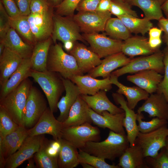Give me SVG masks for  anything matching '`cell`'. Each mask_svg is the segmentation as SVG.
Returning <instances> with one entry per match:
<instances>
[{
	"label": "cell",
	"mask_w": 168,
	"mask_h": 168,
	"mask_svg": "<svg viewBox=\"0 0 168 168\" xmlns=\"http://www.w3.org/2000/svg\"><path fill=\"white\" fill-rule=\"evenodd\" d=\"M147 113L150 118L157 117L168 121V102L162 93H155L150 95L137 113Z\"/></svg>",
	"instance_id": "d6986e66"
},
{
	"label": "cell",
	"mask_w": 168,
	"mask_h": 168,
	"mask_svg": "<svg viewBox=\"0 0 168 168\" xmlns=\"http://www.w3.org/2000/svg\"><path fill=\"white\" fill-rule=\"evenodd\" d=\"M144 161L147 168H168V156L165 147L156 156L144 157Z\"/></svg>",
	"instance_id": "7bdbcfd3"
},
{
	"label": "cell",
	"mask_w": 168,
	"mask_h": 168,
	"mask_svg": "<svg viewBox=\"0 0 168 168\" xmlns=\"http://www.w3.org/2000/svg\"><path fill=\"white\" fill-rule=\"evenodd\" d=\"M132 58L127 57L122 52L110 55L105 57L100 64L87 73V75L95 78H106L110 76L114 70L126 65Z\"/></svg>",
	"instance_id": "e0dca14e"
},
{
	"label": "cell",
	"mask_w": 168,
	"mask_h": 168,
	"mask_svg": "<svg viewBox=\"0 0 168 168\" xmlns=\"http://www.w3.org/2000/svg\"><path fill=\"white\" fill-rule=\"evenodd\" d=\"M21 15L28 16L30 14V6L32 0H15Z\"/></svg>",
	"instance_id": "816d5d0a"
},
{
	"label": "cell",
	"mask_w": 168,
	"mask_h": 168,
	"mask_svg": "<svg viewBox=\"0 0 168 168\" xmlns=\"http://www.w3.org/2000/svg\"><path fill=\"white\" fill-rule=\"evenodd\" d=\"M127 76V80L144 90L150 94L156 93L163 75L156 71H142Z\"/></svg>",
	"instance_id": "44dd1931"
},
{
	"label": "cell",
	"mask_w": 168,
	"mask_h": 168,
	"mask_svg": "<svg viewBox=\"0 0 168 168\" xmlns=\"http://www.w3.org/2000/svg\"><path fill=\"white\" fill-rule=\"evenodd\" d=\"M81 0H63L57 6L56 14L61 16H73L77 7Z\"/></svg>",
	"instance_id": "f6af8a7d"
},
{
	"label": "cell",
	"mask_w": 168,
	"mask_h": 168,
	"mask_svg": "<svg viewBox=\"0 0 168 168\" xmlns=\"http://www.w3.org/2000/svg\"><path fill=\"white\" fill-rule=\"evenodd\" d=\"M0 42L23 58H31L34 46L24 42L13 28H10L4 39Z\"/></svg>",
	"instance_id": "f546056e"
},
{
	"label": "cell",
	"mask_w": 168,
	"mask_h": 168,
	"mask_svg": "<svg viewBox=\"0 0 168 168\" xmlns=\"http://www.w3.org/2000/svg\"><path fill=\"white\" fill-rule=\"evenodd\" d=\"M162 11L164 12L166 16V18L168 19V0H166L161 5Z\"/></svg>",
	"instance_id": "680465c9"
},
{
	"label": "cell",
	"mask_w": 168,
	"mask_h": 168,
	"mask_svg": "<svg viewBox=\"0 0 168 168\" xmlns=\"http://www.w3.org/2000/svg\"><path fill=\"white\" fill-rule=\"evenodd\" d=\"M61 138L67 141L77 149H82L88 142H99L100 131L91 123H86L77 126L64 127Z\"/></svg>",
	"instance_id": "8992f818"
},
{
	"label": "cell",
	"mask_w": 168,
	"mask_h": 168,
	"mask_svg": "<svg viewBox=\"0 0 168 168\" xmlns=\"http://www.w3.org/2000/svg\"><path fill=\"white\" fill-rule=\"evenodd\" d=\"M112 0H100L96 11L100 12L109 11Z\"/></svg>",
	"instance_id": "db71d44e"
},
{
	"label": "cell",
	"mask_w": 168,
	"mask_h": 168,
	"mask_svg": "<svg viewBox=\"0 0 168 168\" xmlns=\"http://www.w3.org/2000/svg\"><path fill=\"white\" fill-rule=\"evenodd\" d=\"M112 96L115 102L117 105H119L120 108L125 112L123 125L126 131L130 146H133L135 144L136 139L139 132L137 124L138 113H136L133 110L128 107L127 101L123 95L117 92L114 93L112 94Z\"/></svg>",
	"instance_id": "ffe728a7"
},
{
	"label": "cell",
	"mask_w": 168,
	"mask_h": 168,
	"mask_svg": "<svg viewBox=\"0 0 168 168\" xmlns=\"http://www.w3.org/2000/svg\"><path fill=\"white\" fill-rule=\"evenodd\" d=\"M78 156L80 163H87L94 168H120L118 165L109 164L105 162V159L91 154L81 149H79Z\"/></svg>",
	"instance_id": "ab89813d"
},
{
	"label": "cell",
	"mask_w": 168,
	"mask_h": 168,
	"mask_svg": "<svg viewBox=\"0 0 168 168\" xmlns=\"http://www.w3.org/2000/svg\"><path fill=\"white\" fill-rule=\"evenodd\" d=\"M30 77L39 85L43 91L51 110L53 113L56 112L59 98L65 91L63 77L55 72L48 70L39 72L32 70Z\"/></svg>",
	"instance_id": "7a4b0ae2"
},
{
	"label": "cell",
	"mask_w": 168,
	"mask_h": 168,
	"mask_svg": "<svg viewBox=\"0 0 168 168\" xmlns=\"http://www.w3.org/2000/svg\"><path fill=\"white\" fill-rule=\"evenodd\" d=\"M149 38H156L161 37L162 31L159 28L152 27L149 31Z\"/></svg>",
	"instance_id": "9f6ffc18"
},
{
	"label": "cell",
	"mask_w": 168,
	"mask_h": 168,
	"mask_svg": "<svg viewBox=\"0 0 168 168\" xmlns=\"http://www.w3.org/2000/svg\"><path fill=\"white\" fill-rule=\"evenodd\" d=\"M106 35L98 33L82 34L84 39L89 44V48L100 58L121 52L123 41L109 37Z\"/></svg>",
	"instance_id": "8fae6325"
},
{
	"label": "cell",
	"mask_w": 168,
	"mask_h": 168,
	"mask_svg": "<svg viewBox=\"0 0 168 168\" xmlns=\"http://www.w3.org/2000/svg\"><path fill=\"white\" fill-rule=\"evenodd\" d=\"M118 165L122 168H147L142 148L135 144L130 146L119 158Z\"/></svg>",
	"instance_id": "1f68e13d"
},
{
	"label": "cell",
	"mask_w": 168,
	"mask_h": 168,
	"mask_svg": "<svg viewBox=\"0 0 168 168\" xmlns=\"http://www.w3.org/2000/svg\"><path fill=\"white\" fill-rule=\"evenodd\" d=\"M34 163V160L30 158L29 159V162L26 166V168H35L36 167Z\"/></svg>",
	"instance_id": "94428289"
},
{
	"label": "cell",
	"mask_w": 168,
	"mask_h": 168,
	"mask_svg": "<svg viewBox=\"0 0 168 168\" xmlns=\"http://www.w3.org/2000/svg\"><path fill=\"white\" fill-rule=\"evenodd\" d=\"M110 78L99 80L87 74L75 75L70 80L77 86L81 95H93L100 90L107 91L112 89Z\"/></svg>",
	"instance_id": "2e32d148"
},
{
	"label": "cell",
	"mask_w": 168,
	"mask_h": 168,
	"mask_svg": "<svg viewBox=\"0 0 168 168\" xmlns=\"http://www.w3.org/2000/svg\"><path fill=\"white\" fill-rule=\"evenodd\" d=\"M47 108L43 95L36 87L32 86L24 111L23 126L27 129L33 127Z\"/></svg>",
	"instance_id": "9c48e42d"
},
{
	"label": "cell",
	"mask_w": 168,
	"mask_h": 168,
	"mask_svg": "<svg viewBox=\"0 0 168 168\" xmlns=\"http://www.w3.org/2000/svg\"><path fill=\"white\" fill-rule=\"evenodd\" d=\"M44 135L28 136L19 149L6 160L5 168H16L32 158L39 149Z\"/></svg>",
	"instance_id": "7c38bea8"
},
{
	"label": "cell",
	"mask_w": 168,
	"mask_h": 168,
	"mask_svg": "<svg viewBox=\"0 0 168 168\" xmlns=\"http://www.w3.org/2000/svg\"><path fill=\"white\" fill-rule=\"evenodd\" d=\"M9 16L6 12L2 2L0 1V41L5 38L7 32L11 28L9 22Z\"/></svg>",
	"instance_id": "bcb514c9"
},
{
	"label": "cell",
	"mask_w": 168,
	"mask_h": 168,
	"mask_svg": "<svg viewBox=\"0 0 168 168\" xmlns=\"http://www.w3.org/2000/svg\"><path fill=\"white\" fill-rule=\"evenodd\" d=\"M32 83L28 78L16 88L0 99L3 107L19 126H23L24 111Z\"/></svg>",
	"instance_id": "3957f363"
},
{
	"label": "cell",
	"mask_w": 168,
	"mask_h": 168,
	"mask_svg": "<svg viewBox=\"0 0 168 168\" xmlns=\"http://www.w3.org/2000/svg\"><path fill=\"white\" fill-rule=\"evenodd\" d=\"M63 0H49V2L53 7H56L59 5Z\"/></svg>",
	"instance_id": "91938a15"
},
{
	"label": "cell",
	"mask_w": 168,
	"mask_h": 168,
	"mask_svg": "<svg viewBox=\"0 0 168 168\" xmlns=\"http://www.w3.org/2000/svg\"><path fill=\"white\" fill-rule=\"evenodd\" d=\"M61 147L58 157V168H73L80 163L77 148L67 141L59 139Z\"/></svg>",
	"instance_id": "d6a6232c"
},
{
	"label": "cell",
	"mask_w": 168,
	"mask_h": 168,
	"mask_svg": "<svg viewBox=\"0 0 168 168\" xmlns=\"http://www.w3.org/2000/svg\"><path fill=\"white\" fill-rule=\"evenodd\" d=\"M158 25L163 32L162 36L163 42L168 47V19L163 17L159 20Z\"/></svg>",
	"instance_id": "f5cc1de1"
},
{
	"label": "cell",
	"mask_w": 168,
	"mask_h": 168,
	"mask_svg": "<svg viewBox=\"0 0 168 168\" xmlns=\"http://www.w3.org/2000/svg\"><path fill=\"white\" fill-rule=\"evenodd\" d=\"M5 48V46L3 43L0 42V56L2 55Z\"/></svg>",
	"instance_id": "6125c7cd"
},
{
	"label": "cell",
	"mask_w": 168,
	"mask_h": 168,
	"mask_svg": "<svg viewBox=\"0 0 168 168\" xmlns=\"http://www.w3.org/2000/svg\"><path fill=\"white\" fill-rule=\"evenodd\" d=\"M131 5L136 6L143 12L145 18L158 21L163 16L161 5L155 0H132L128 2Z\"/></svg>",
	"instance_id": "836d02e7"
},
{
	"label": "cell",
	"mask_w": 168,
	"mask_h": 168,
	"mask_svg": "<svg viewBox=\"0 0 168 168\" xmlns=\"http://www.w3.org/2000/svg\"><path fill=\"white\" fill-rule=\"evenodd\" d=\"M89 108L80 95L71 107L68 117L63 122L64 127L81 125L86 123H92Z\"/></svg>",
	"instance_id": "4316f807"
},
{
	"label": "cell",
	"mask_w": 168,
	"mask_h": 168,
	"mask_svg": "<svg viewBox=\"0 0 168 168\" xmlns=\"http://www.w3.org/2000/svg\"><path fill=\"white\" fill-rule=\"evenodd\" d=\"M129 2L125 0H112L109 12L117 17L131 16L138 17L137 13L131 8Z\"/></svg>",
	"instance_id": "60d3db41"
},
{
	"label": "cell",
	"mask_w": 168,
	"mask_h": 168,
	"mask_svg": "<svg viewBox=\"0 0 168 168\" xmlns=\"http://www.w3.org/2000/svg\"><path fill=\"white\" fill-rule=\"evenodd\" d=\"M46 68L47 70L58 72L64 78L70 79L75 75H83L74 57L65 52L59 43L51 45Z\"/></svg>",
	"instance_id": "277c9868"
},
{
	"label": "cell",
	"mask_w": 168,
	"mask_h": 168,
	"mask_svg": "<svg viewBox=\"0 0 168 168\" xmlns=\"http://www.w3.org/2000/svg\"><path fill=\"white\" fill-rule=\"evenodd\" d=\"M119 18L131 33L141 34L142 35L148 32L153 27L151 21L145 18L142 19L131 16L117 17Z\"/></svg>",
	"instance_id": "e575fe53"
},
{
	"label": "cell",
	"mask_w": 168,
	"mask_h": 168,
	"mask_svg": "<svg viewBox=\"0 0 168 168\" xmlns=\"http://www.w3.org/2000/svg\"><path fill=\"white\" fill-rule=\"evenodd\" d=\"M65 94L57 104L60 114L57 119L63 122L68 117L69 111L78 96L81 95L77 86L68 79L63 77Z\"/></svg>",
	"instance_id": "d4e9b609"
},
{
	"label": "cell",
	"mask_w": 168,
	"mask_h": 168,
	"mask_svg": "<svg viewBox=\"0 0 168 168\" xmlns=\"http://www.w3.org/2000/svg\"><path fill=\"white\" fill-rule=\"evenodd\" d=\"M159 50L152 48L147 38L135 36H130L123 42L121 52L126 55L133 58L135 56L151 54Z\"/></svg>",
	"instance_id": "cb8c5ba5"
},
{
	"label": "cell",
	"mask_w": 168,
	"mask_h": 168,
	"mask_svg": "<svg viewBox=\"0 0 168 168\" xmlns=\"http://www.w3.org/2000/svg\"><path fill=\"white\" fill-rule=\"evenodd\" d=\"M110 77L111 83L118 88L116 92L125 96L128 106L131 110L134 109L139 101L145 100L150 96L149 93L138 86H125L118 81V77L112 75Z\"/></svg>",
	"instance_id": "83f0119b"
},
{
	"label": "cell",
	"mask_w": 168,
	"mask_h": 168,
	"mask_svg": "<svg viewBox=\"0 0 168 168\" xmlns=\"http://www.w3.org/2000/svg\"><path fill=\"white\" fill-rule=\"evenodd\" d=\"M106 94V91L100 90L93 95L81 94L80 96L89 107L99 114L101 115L104 111L113 114L124 112L111 102Z\"/></svg>",
	"instance_id": "603a6c76"
},
{
	"label": "cell",
	"mask_w": 168,
	"mask_h": 168,
	"mask_svg": "<svg viewBox=\"0 0 168 168\" xmlns=\"http://www.w3.org/2000/svg\"><path fill=\"white\" fill-rule=\"evenodd\" d=\"M162 52L164 66V75L162 81L158 86L156 93L163 94L168 102V47L166 46Z\"/></svg>",
	"instance_id": "ee69618b"
},
{
	"label": "cell",
	"mask_w": 168,
	"mask_h": 168,
	"mask_svg": "<svg viewBox=\"0 0 168 168\" xmlns=\"http://www.w3.org/2000/svg\"><path fill=\"white\" fill-rule=\"evenodd\" d=\"M31 70L30 58L23 59L18 68L0 86V99L17 87L24 80L30 77Z\"/></svg>",
	"instance_id": "484cf974"
},
{
	"label": "cell",
	"mask_w": 168,
	"mask_h": 168,
	"mask_svg": "<svg viewBox=\"0 0 168 168\" xmlns=\"http://www.w3.org/2000/svg\"><path fill=\"white\" fill-rule=\"evenodd\" d=\"M163 54L159 50L149 55L132 58L126 65L112 72L110 75L118 77L127 73L134 74L140 71L152 70L164 74Z\"/></svg>",
	"instance_id": "5b68a950"
},
{
	"label": "cell",
	"mask_w": 168,
	"mask_h": 168,
	"mask_svg": "<svg viewBox=\"0 0 168 168\" xmlns=\"http://www.w3.org/2000/svg\"><path fill=\"white\" fill-rule=\"evenodd\" d=\"M23 58L5 47L0 56V85H3L18 68Z\"/></svg>",
	"instance_id": "f1b7e54d"
},
{
	"label": "cell",
	"mask_w": 168,
	"mask_h": 168,
	"mask_svg": "<svg viewBox=\"0 0 168 168\" xmlns=\"http://www.w3.org/2000/svg\"><path fill=\"white\" fill-rule=\"evenodd\" d=\"M111 15L109 11L79 12L73 18L81 32L90 34L104 31L106 22Z\"/></svg>",
	"instance_id": "30bf717a"
},
{
	"label": "cell",
	"mask_w": 168,
	"mask_h": 168,
	"mask_svg": "<svg viewBox=\"0 0 168 168\" xmlns=\"http://www.w3.org/2000/svg\"><path fill=\"white\" fill-rule=\"evenodd\" d=\"M74 43L72 41L65 42L63 43L64 48L67 51L70 52L73 48Z\"/></svg>",
	"instance_id": "6f0895ef"
},
{
	"label": "cell",
	"mask_w": 168,
	"mask_h": 168,
	"mask_svg": "<svg viewBox=\"0 0 168 168\" xmlns=\"http://www.w3.org/2000/svg\"><path fill=\"white\" fill-rule=\"evenodd\" d=\"M46 140L45 138L39 150L34 155V160L36 167L39 168H58V158L49 156L45 151Z\"/></svg>",
	"instance_id": "74e56055"
},
{
	"label": "cell",
	"mask_w": 168,
	"mask_h": 168,
	"mask_svg": "<svg viewBox=\"0 0 168 168\" xmlns=\"http://www.w3.org/2000/svg\"><path fill=\"white\" fill-rule=\"evenodd\" d=\"M80 164L84 168H94L92 166L87 163H80Z\"/></svg>",
	"instance_id": "be15d7a7"
},
{
	"label": "cell",
	"mask_w": 168,
	"mask_h": 168,
	"mask_svg": "<svg viewBox=\"0 0 168 168\" xmlns=\"http://www.w3.org/2000/svg\"><path fill=\"white\" fill-rule=\"evenodd\" d=\"M100 1V0H81L78 3L76 10L78 12L96 11Z\"/></svg>",
	"instance_id": "681fc988"
},
{
	"label": "cell",
	"mask_w": 168,
	"mask_h": 168,
	"mask_svg": "<svg viewBox=\"0 0 168 168\" xmlns=\"http://www.w3.org/2000/svg\"><path fill=\"white\" fill-rule=\"evenodd\" d=\"M89 113L92 123L102 128H108L115 133L126 134L123 125L125 112L113 114L107 111H104L101 115L99 114L91 108Z\"/></svg>",
	"instance_id": "ac0fdd59"
},
{
	"label": "cell",
	"mask_w": 168,
	"mask_h": 168,
	"mask_svg": "<svg viewBox=\"0 0 168 168\" xmlns=\"http://www.w3.org/2000/svg\"><path fill=\"white\" fill-rule=\"evenodd\" d=\"M165 147V148L166 153L168 156V136L166 138V145Z\"/></svg>",
	"instance_id": "e7e4bbea"
},
{
	"label": "cell",
	"mask_w": 168,
	"mask_h": 168,
	"mask_svg": "<svg viewBox=\"0 0 168 168\" xmlns=\"http://www.w3.org/2000/svg\"><path fill=\"white\" fill-rule=\"evenodd\" d=\"M28 136V129L19 126L5 137L0 135V149L5 159L15 152Z\"/></svg>",
	"instance_id": "7402d4cb"
},
{
	"label": "cell",
	"mask_w": 168,
	"mask_h": 168,
	"mask_svg": "<svg viewBox=\"0 0 168 168\" xmlns=\"http://www.w3.org/2000/svg\"><path fill=\"white\" fill-rule=\"evenodd\" d=\"M10 17H15L21 14L15 0H0Z\"/></svg>",
	"instance_id": "f907efd6"
},
{
	"label": "cell",
	"mask_w": 168,
	"mask_h": 168,
	"mask_svg": "<svg viewBox=\"0 0 168 168\" xmlns=\"http://www.w3.org/2000/svg\"><path fill=\"white\" fill-rule=\"evenodd\" d=\"M11 27L18 31L28 41L34 46L36 43L32 33L28 20V16L20 15L15 17H9Z\"/></svg>",
	"instance_id": "8d00e7d4"
},
{
	"label": "cell",
	"mask_w": 168,
	"mask_h": 168,
	"mask_svg": "<svg viewBox=\"0 0 168 168\" xmlns=\"http://www.w3.org/2000/svg\"><path fill=\"white\" fill-rule=\"evenodd\" d=\"M155 0L158 2L161 5L163 4V3L166 0Z\"/></svg>",
	"instance_id": "03108f58"
},
{
	"label": "cell",
	"mask_w": 168,
	"mask_h": 168,
	"mask_svg": "<svg viewBox=\"0 0 168 168\" xmlns=\"http://www.w3.org/2000/svg\"><path fill=\"white\" fill-rule=\"evenodd\" d=\"M19 126L5 109L0 106V135L5 137Z\"/></svg>",
	"instance_id": "b9f144b4"
},
{
	"label": "cell",
	"mask_w": 168,
	"mask_h": 168,
	"mask_svg": "<svg viewBox=\"0 0 168 168\" xmlns=\"http://www.w3.org/2000/svg\"><path fill=\"white\" fill-rule=\"evenodd\" d=\"M61 144L58 139V140H46L45 150L47 154L54 158H58Z\"/></svg>",
	"instance_id": "c3c4849f"
},
{
	"label": "cell",
	"mask_w": 168,
	"mask_h": 168,
	"mask_svg": "<svg viewBox=\"0 0 168 168\" xmlns=\"http://www.w3.org/2000/svg\"><path fill=\"white\" fill-rule=\"evenodd\" d=\"M162 43L161 37L156 38H149L148 43L150 46L155 49H159V48Z\"/></svg>",
	"instance_id": "11a10c76"
},
{
	"label": "cell",
	"mask_w": 168,
	"mask_h": 168,
	"mask_svg": "<svg viewBox=\"0 0 168 168\" xmlns=\"http://www.w3.org/2000/svg\"><path fill=\"white\" fill-rule=\"evenodd\" d=\"M137 113L138 127L139 132L140 133H148L167 124L168 121L157 117L153 118L151 120L148 121H143L142 119L144 117L142 113Z\"/></svg>",
	"instance_id": "f35d334b"
},
{
	"label": "cell",
	"mask_w": 168,
	"mask_h": 168,
	"mask_svg": "<svg viewBox=\"0 0 168 168\" xmlns=\"http://www.w3.org/2000/svg\"><path fill=\"white\" fill-rule=\"evenodd\" d=\"M53 113L49 108L47 107L36 124L28 129V136L48 134L51 135L54 140L61 138L64 128L63 122L56 119Z\"/></svg>",
	"instance_id": "4fadbf2b"
},
{
	"label": "cell",
	"mask_w": 168,
	"mask_h": 168,
	"mask_svg": "<svg viewBox=\"0 0 168 168\" xmlns=\"http://www.w3.org/2000/svg\"><path fill=\"white\" fill-rule=\"evenodd\" d=\"M53 20V30L51 37L55 44L57 40L63 43L67 41L75 42L78 40L86 43L80 34V28L73 16H64L55 14L54 15Z\"/></svg>",
	"instance_id": "52a82bcc"
},
{
	"label": "cell",
	"mask_w": 168,
	"mask_h": 168,
	"mask_svg": "<svg viewBox=\"0 0 168 168\" xmlns=\"http://www.w3.org/2000/svg\"><path fill=\"white\" fill-rule=\"evenodd\" d=\"M168 136L167 124L150 132L142 133L139 132L135 144L142 148L144 157L155 156L166 145Z\"/></svg>",
	"instance_id": "ba28073f"
},
{
	"label": "cell",
	"mask_w": 168,
	"mask_h": 168,
	"mask_svg": "<svg viewBox=\"0 0 168 168\" xmlns=\"http://www.w3.org/2000/svg\"><path fill=\"white\" fill-rule=\"evenodd\" d=\"M129 146L126 134L110 130L108 136L104 140L89 142L81 149L105 160L114 161L119 158Z\"/></svg>",
	"instance_id": "6da1fadb"
},
{
	"label": "cell",
	"mask_w": 168,
	"mask_h": 168,
	"mask_svg": "<svg viewBox=\"0 0 168 168\" xmlns=\"http://www.w3.org/2000/svg\"><path fill=\"white\" fill-rule=\"evenodd\" d=\"M69 52L75 58L79 70L83 74L88 73L102 62V60L96 54L77 41Z\"/></svg>",
	"instance_id": "9a60e30c"
},
{
	"label": "cell",
	"mask_w": 168,
	"mask_h": 168,
	"mask_svg": "<svg viewBox=\"0 0 168 168\" xmlns=\"http://www.w3.org/2000/svg\"><path fill=\"white\" fill-rule=\"evenodd\" d=\"M49 0H32L30 9V13L42 14L52 9Z\"/></svg>",
	"instance_id": "7dc6e473"
},
{
	"label": "cell",
	"mask_w": 168,
	"mask_h": 168,
	"mask_svg": "<svg viewBox=\"0 0 168 168\" xmlns=\"http://www.w3.org/2000/svg\"><path fill=\"white\" fill-rule=\"evenodd\" d=\"M51 37L37 42L34 45L30 58L31 69L39 72L47 70V63L49 48L52 45Z\"/></svg>",
	"instance_id": "4dcf8cb0"
},
{
	"label": "cell",
	"mask_w": 168,
	"mask_h": 168,
	"mask_svg": "<svg viewBox=\"0 0 168 168\" xmlns=\"http://www.w3.org/2000/svg\"><path fill=\"white\" fill-rule=\"evenodd\" d=\"M104 31L111 38L121 40L124 41L131 36V33L118 17H111L108 20Z\"/></svg>",
	"instance_id": "d590c367"
},
{
	"label": "cell",
	"mask_w": 168,
	"mask_h": 168,
	"mask_svg": "<svg viewBox=\"0 0 168 168\" xmlns=\"http://www.w3.org/2000/svg\"><path fill=\"white\" fill-rule=\"evenodd\" d=\"M53 9L42 14H31L28 20L36 43L51 37L53 30Z\"/></svg>",
	"instance_id": "5bb4252c"
},
{
	"label": "cell",
	"mask_w": 168,
	"mask_h": 168,
	"mask_svg": "<svg viewBox=\"0 0 168 168\" xmlns=\"http://www.w3.org/2000/svg\"><path fill=\"white\" fill-rule=\"evenodd\" d=\"M128 2H129V1H130L131 0H126Z\"/></svg>",
	"instance_id": "003e7915"
}]
</instances>
